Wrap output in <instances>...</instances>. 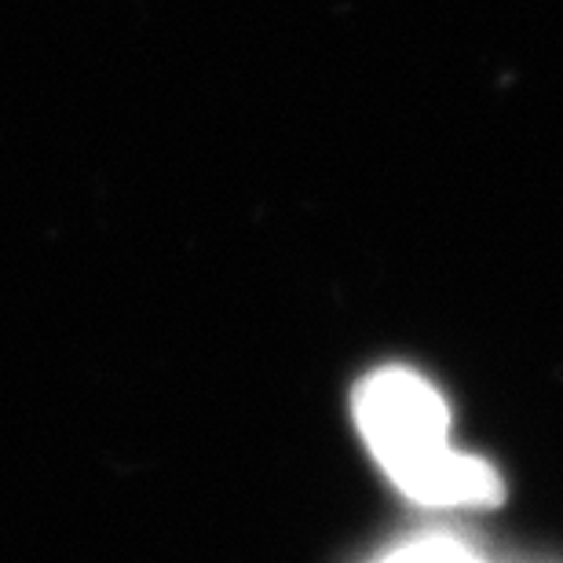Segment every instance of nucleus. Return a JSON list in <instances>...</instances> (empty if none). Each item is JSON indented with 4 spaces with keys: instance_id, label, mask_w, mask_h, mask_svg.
Wrapping results in <instances>:
<instances>
[{
    "instance_id": "2",
    "label": "nucleus",
    "mask_w": 563,
    "mask_h": 563,
    "mask_svg": "<svg viewBox=\"0 0 563 563\" xmlns=\"http://www.w3.org/2000/svg\"><path fill=\"white\" fill-rule=\"evenodd\" d=\"M377 563H490V560H483L476 549L468 542H461V538L424 534V538H413V542L396 545Z\"/></svg>"
},
{
    "instance_id": "1",
    "label": "nucleus",
    "mask_w": 563,
    "mask_h": 563,
    "mask_svg": "<svg viewBox=\"0 0 563 563\" xmlns=\"http://www.w3.org/2000/svg\"><path fill=\"white\" fill-rule=\"evenodd\" d=\"M355 428L402 498L432 509L498 505L494 465L450 443V407L418 369L385 366L355 391Z\"/></svg>"
}]
</instances>
